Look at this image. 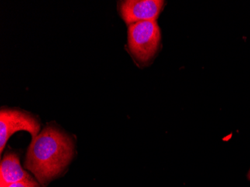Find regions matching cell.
Returning <instances> with one entry per match:
<instances>
[{
	"label": "cell",
	"mask_w": 250,
	"mask_h": 187,
	"mask_svg": "<svg viewBox=\"0 0 250 187\" xmlns=\"http://www.w3.org/2000/svg\"><path fill=\"white\" fill-rule=\"evenodd\" d=\"M74 143L69 136L48 126L32 139L25 167L44 186L61 174L74 155Z\"/></svg>",
	"instance_id": "6da1fadb"
},
{
	"label": "cell",
	"mask_w": 250,
	"mask_h": 187,
	"mask_svg": "<svg viewBox=\"0 0 250 187\" xmlns=\"http://www.w3.org/2000/svg\"><path fill=\"white\" fill-rule=\"evenodd\" d=\"M161 41V29L156 21H141L129 26V50L140 64H147L152 60L160 48Z\"/></svg>",
	"instance_id": "7a4b0ae2"
},
{
	"label": "cell",
	"mask_w": 250,
	"mask_h": 187,
	"mask_svg": "<svg viewBox=\"0 0 250 187\" xmlns=\"http://www.w3.org/2000/svg\"><path fill=\"white\" fill-rule=\"evenodd\" d=\"M41 125L35 117L17 109H2L0 112V151L3 152L8 139L21 130L29 132L32 139L40 131Z\"/></svg>",
	"instance_id": "3957f363"
},
{
	"label": "cell",
	"mask_w": 250,
	"mask_h": 187,
	"mask_svg": "<svg viewBox=\"0 0 250 187\" xmlns=\"http://www.w3.org/2000/svg\"><path fill=\"white\" fill-rule=\"evenodd\" d=\"M165 2L159 0H126L118 4L120 16L130 26L141 21H156Z\"/></svg>",
	"instance_id": "277c9868"
},
{
	"label": "cell",
	"mask_w": 250,
	"mask_h": 187,
	"mask_svg": "<svg viewBox=\"0 0 250 187\" xmlns=\"http://www.w3.org/2000/svg\"><path fill=\"white\" fill-rule=\"evenodd\" d=\"M29 174L22 169L19 157L15 153L5 154L0 166V187L29 178Z\"/></svg>",
	"instance_id": "5b68a950"
},
{
	"label": "cell",
	"mask_w": 250,
	"mask_h": 187,
	"mask_svg": "<svg viewBox=\"0 0 250 187\" xmlns=\"http://www.w3.org/2000/svg\"><path fill=\"white\" fill-rule=\"evenodd\" d=\"M3 187H39V186L36 181H34V179L29 177L26 179L12 183V184H8Z\"/></svg>",
	"instance_id": "8992f818"
},
{
	"label": "cell",
	"mask_w": 250,
	"mask_h": 187,
	"mask_svg": "<svg viewBox=\"0 0 250 187\" xmlns=\"http://www.w3.org/2000/svg\"><path fill=\"white\" fill-rule=\"evenodd\" d=\"M247 179H248L249 181H250V170H249L248 173H247Z\"/></svg>",
	"instance_id": "52a82bcc"
}]
</instances>
